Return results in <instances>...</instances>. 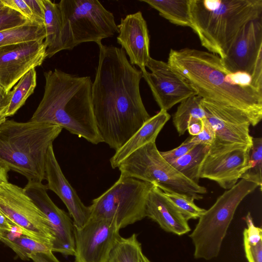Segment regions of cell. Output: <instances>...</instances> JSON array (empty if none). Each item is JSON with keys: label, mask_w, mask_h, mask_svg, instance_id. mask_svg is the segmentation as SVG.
Masks as SVG:
<instances>
[{"label": "cell", "mask_w": 262, "mask_h": 262, "mask_svg": "<svg viewBox=\"0 0 262 262\" xmlns=\"http://www.w3.org/2000/svg\"><path fill=\"white\" fill-rule=\"evenodd\" d=\"M203 128L197 135L190 137L189 141L195 145L202 144L210 146L215 139V132L206 117L203 119Z\"/></svg>", "instance_id": "obj_34"}, {"label": "cell", "mask_w": 262, "mask_h": 262, "mask_svg": "<svg viewBox=\"0 0 262 262\" xmlns=\"http://www.w3.org/2000/svg\"><path fill=\"white\" fill-rule=\"evenodd\" d=\"M245 220L247 228H245L243 232L244 243L256 244L262 241L261 229L254 225L250 212L248 213Z\"/></svg>", "instance_id": "obj_33"}, {"label": "cell", "mask_w": 262, "mask_h": 262, "mask_svg": "<svg viewBox=\"0 0 262 262\" xmlns=\"http://www.w3.org/2000/svg\"><path fill=\"white\" fill-rule=\"evenodd\" d=\"M97 45L98 62L92 85L93 112L102 141L116 151L150 116L140 91L142 72L130 63L122 48Z\"/></svg>", "instance_id": "obj_1"}, {"label": "cell", "mask_w": 262, "mask_h": 262, "mask_svg": "<svg viewBox=\"0 0 262 262\" xmlns=\"http://www.w3.org/2000/svg\"><path fill=\"white\" fill-rule=\"evenodd\" d=\"M30 21L18 11L4 4L0 6V31L15 28Z\"/></svg>", "instance_id": "obj_32"}, {"label": "cell", "mask_w": 262, "mask_h": 262, "mask_svg": "<svg viewBox=\"0 0 262 262\" xmlns=\"http://www.w3.org/2000/svg\"><path fill=\"white\" fill-rule=\"evenodd\" d=\"M121 177L133 178L157 186L162 191L200 200L206 188L188 179L161 155L156 142L148 143L123 160L118 166Z\"/></svg>", "instance_id": "obj_8"}, {"label": "cell", "mask_w": 262, "mask_h": 262, "mask_svg": "<svg viewBox=\"0 0 262 262\" xmlns=\"http://www.w3.org/2000/svg\"><path fill=\"white\" fill-rule=\"evenodd\" d=\"M205 117L215 132V139L208 154H213L235 144L251 146L250 122L240 111L202 99Z\"/></svg>", "instance_id": "obj_12"}, {"label": "cell", "mask_w": 262, "mask_h": 262, "mask_svg": "<svg viewBox=\"0 0 262 262\" xmlns=\"http://www.w3.org/2000/svg\"><path fill=\"white\" fill-rule=\"evenodd\" d=\"M189 10L202 46L222 59L242 28L262 18V0H189Z\"/></svg>", "instance_id": "obj_4"}, {"label": "cell", "mask_w": 262, "mask_h": 262, "mask_svg": "<svg viewBox=\"0 0 262 262\" xmlns=\"http://www.w3.org/2000/svg\"><path fill=\"white\" fill-rule=\"evenodd\" d=\"M257 187L255 183L241 179L205 210L189 235L194 246L195 258L210 260L218 256L237 208Z\"/></svg>", "instance_id": "obj_7"}, {"label": "cell", "mask_w": 262, "mask_h": 262, "mask_svg": "<svg viewBox=\"0 0 262 262\" xmlns=\"http://www.w3.org/2000/svg\"><path fill=\"white\" fill-rule=\"evenodd\" d=\"M45 180L47 181V189L55 192L65 204L73 219L74 227L79 228L83 226L90 218L89 206L84 205L64 177L55 157L53 145L47 154Z\"/></svg>", "instance_id": "obj_19"}, {"label": "cell", "mask_w": 262, "mask_h": 262, "mask_svg": "<svg viewBox=\"0 0 262 262\" xmlns=\"http://www.w3.org/2000/svg\"><path fill=\"white\" fill-rule=\"evenodd\" d=\"M28 258L34 262H61L55 256L53 252L31 254L28 255Z\"/></svg>", "instance_id": "obj_41"}, {"label": "cell", "mask_w": 262, "mask_h": 262, "mask_svg": "<svg viewBox=\"0 0 262 262\" xmlns=\"http://www.w3.org/2000/svg\"><path fill=\"white\" fill-rule=\"evenodd\" d=\"M203 119L197 118H191L189 119L187 130L191 136L197 135L202 130L203 128Z\"/></svg>", "instance_id": "obj_40"}, {"label": "cell", "mask_w": 262, "mask_h": 262, "mask_svg": "<svg viewBox=\"0 0 262 262\" xmlns=\"http://www.w3.org/2000/svg\"><path fill=\"white\" fill-rule=\"evenodd\" d=\"M47 58L44 40H33L0 47V85L7 91Z\"/></svg>", "instance_id": "obj_15"}, {"label": "cell", "mask_w": 262, "mask_h": 262, "mask_svg": "<svg viewBox=\"0 0 262 262\" xmlns=\"http://www.w3.org/2000/svg\"><path fill=\"white\" fill-rule=\"evenodd\" d=\"M262 138L252 137L248 165L241 179L255 183L261 190Z\"/></svg>", "instance_id": "obj_30"}, {"label": "cell", "mask_w": 262, "mask_h": 262, "mask_svg": "<svg viewBox=\"0 0 262 262\" xmlns=\"http://www.w3.org/2000/svg\"><path fill=\"white\" fill-rule=\"evenodd\" d=\"M63 50L86 42H101L119 33L113 14L97 0H61L58 3Z\"/></svg>", "instance_id": "obj_6"}, {"label": "cell", "mask_w": 262, "mask_h": 262, "mask_svg": "<svg viewBox=\"0 0 262 262\" xmlns=\"http://www.w3.org/2000/svg\"><path fill=\"white\" fill-rule=\"evenodd\" d=\"M117 41L129 57L133 66H137L142 73L151 57L150 39L147 25L141 11L127 15L121 19Z\"/></svg>", "instance_id": "obj_18"}, {"label": "cell", "mask_w": 262, "mask_h": 262, "mask_svg": "<svg viewBox=\"0 0 262 262\" xmlns=\"http://www.w3.org/2000/svg\"><path fill=\"white\" fill-rule=\"evenodd\" d=\"M62 129L47 123L6 120L0 125V163L28 181L42 183L48 149Z\"/></svg>", "instance_id": "obj_5"}, {"label": "cell", "mask_w": 262, "mask_h": 262, "mask_svg": "<svg viewBox=\"0 0 262 262\" xmlns=\"http://www.w3.org/2000/svg\"><path fill=\"white\" fill-rule=\"evenodd\" d=\"M114 220L90 218L81 228H74V262H106L120 237Z\"/></svg>", "instance_id": "obj_13"}, {"label": "cell", "mask_w": 262, "mask_h": 262, "mask_svg": "<svg viewBox=\"0 0 262 262\" xmlns=\"http://www.w3.org/2000/svg\"><path fill=\"white\" fill-rule=\"evenodd\" d=\"M208 150V145H195L187 153L170 164L188 179L199 184L201 167Z\"/></svg>", "instance_id": "obj_24"}, {"label": "cell", "mask_w": 262, "mask_h": 262, "mask_svg": "<svg viewBox=\"0 0 262 262\" xmlns=\"http://www.w3.org/2000/svg\"><path fill=\"white\" fill-rule=\"evenodd\" d=\"M0 241L12 249L24 260H29V254L52 252V244L36 241L24 234L12 240L3 239Z\"/></svg>", "instance_id": "obj_29"}, {"label": "cell", "mask_w": 262, "mask_h": 262, "mask_svg": "<svg viewBox=\"0 0 262 262\" xmlns=\"http://www.w3.org/2000/svg\"><path fill=\"white\" fill-rule=\"evenodd\" d=\"M31 10L36 22L44 25V10L41 0H25ZM45 26V25H44Z\"/></svg>", "instance_id": "obj_38"}, {"label": "cell", "mask_w": 262, "mask_h": 262, "mask_svg": "<svg viewBox=\"0 0 262 262\" xmlns=\"http://www.w3.org/2000/svg\"><path fill=\"white\" fill-rule=\"evenodd\" d=\"M24 189L50 223L55 236L52 252L74 256L75 227L67 213L53 203L47 193L46 186L41 182L28 181Z\"/></svg>", "instance_id": "obj_16"}, {"label": "cell", "mask_w": 262, "mask_h": 262, "mask_svg": "<svg viewBox=\"0 0 262 262\" xmlns=\"http://www.w3.org/2000/svg\"><path fill=\"white\" fill-rule=\"evenodd\" d=\"M153 184L120 177L108 189L89 206L90 218L115 221L119 229L145 217L148 194ZM89 218V219H90Z\"/></svg>", "instance_id": "obj_9"}, {"label": "cell", "mask_w": 262, "mask_h": 262, "mask_svg": "<svg viewBox=\"0 0 262 262\" xmlns=\"http://www.w3.org/2000/svg\"><path fill=\"white\" fill-rule=\"evenodd\" d=\"M202 99L200 96L196 95L180 102L172 119L179 136L184 135L187 130V124L190 118L203 119L205 118V112L201 106Z\"/></svg>", "instance_id": "obj_26"}, {"label": "cell", "mask_w": 262, "mask_h": 262, "mask_svg": "<svg viewBox=\"0 0 262 262\" xmlns=\"http://www.w3.org/2000/svg\"><path fill=\"white\" fill-rule=\"evenodd\" d=\"M3 214L0 212V217L2 216Z\"/></svg>", "instance_id": "obj_46"}, {"label": "cell", "mask_w": 262, "mask_h": 262, "mask_svg": "<svg viewBox=\"0 0 262 262\" xmlns=\"http://www.w3.org/2000/svg\"><path fill=\"white\" fill-rule=\"evenodd\" d=\"M170 118L167 111L160 110L146 121L134 135L110 159L113 168L118 167L119 164L133 152L144 145L155 142L160 131Z\"/></svg>", "instance_id": "obj_21"}, {"label": "cell", "mask_w": 262, "mask_h": 262, "mask_svg": "<svg viewBox=\"0 0 262 262\" xmlns=\"http://www.w3.org/2000/svg\"><path fill=\"white\" fill-rule=\"evenodd\" d=\"M154 9L171 23L192 28L189 0H140Z\"/></svg>", "instance_id": "obj_23"}, {"label": "cell", "mask_w": 262, "mask_h": 262, "mask_svg": "<svg viewBox=\"0 0 262 262\" xmlns=\"http://www.w3.org/2000/svg\"><path fill=\"white\" fill-rule=\"evenodd\" d=\"M140 262H151L143 253L142 254Z\"/></svg>", "instance_id": "obj_43"}, {"label": "cell", "mask_w": 262, "mask_h": 262, "mask_svg": "<svg viewBox=\"0 0 262 262\" xmlns=\"http://www.w3.org/2000/svg\"><path fill=\"white\" fill-rule=\"evenodd\" d=\"M3 5L2 2V0H0V6H2Z\"/></svg>", "instance_id": "obj_45"}, {"label": "cell", "mask_w": 262, "mask_h": 262, "mask_svg": "<svg viewBox=\"0 0 262 262\" xmlns=\"http://www.w3.org/2000/svg\"><path fill=\"white\" fill-rule=\"evenodd\" d=\"M12 91H7L0 85V114L4 115L10 103Z\"/></svg>", "instance_id": "obj_39"}, {"label": "cell", "mask_w": 262, "mask_h": 262, "mask_svg": "<svg viewBox=\"0 0 262 262\" xmlns=\"http://www.w3.org/2000/svg\"><path fill=\"white\" fill-rule=\"evenodd\" d=\"M250 147L235 144L221 151L207 154L201 167L200 178L215 181L224 189H230L246 171Z\"/></svg>", "instance_id": "obj_17"}, {"label": "cell", "mask_w": 262, "mask_h": 262, "mask_svg": "<svg viewBox=\"0 0 262 262\" xmlns=\"http://www.w3.org/2000/svg\"><path fill=\"white\" fill-rule=\"evenodd\" d=\"M145 214L166 232L182 235L191 230L187 220L154 185L147 199Z\"/></svg>", "instance_id": "obj_20"}, {"label": "cell", "mask_w": 262, "mask_h": 262, "mask_svg": "<svg viewBox=\"0 0 262 262\" xmlns=\"http://www.w3.org/2000/svg\"><path fill=\"white\" fill-rule=\"evenodd\" d=\"M142 78L150 89L160 110L167 111L196 93L167 62L150 58Z\"/></svg>", "instance_id": "obj_14"}, {"label": "cell", "mask_w": 262, "mask_h": 262, "mask_svg": "<svg viewBox=\"0 0 262 262\" xmlns=\"http://www.w3.org/2000/svg\"><path fill=\"white\" fill-rule=\"evenodd\" d=\"M42 98L30 121L56 125L98 144L102 142L94 117L90 76L55 69L44 72Z\"/></svg>", "instance_id": "obj_3"}, {"label": "cell", "mask_w": 262, "mask_h": 262, "mask_svg": "<svg viewBox=\"0 0 262 262\" xmlns=\"http://www.w3.org/2000/svg\"><path fill=\"white\" fill-rule=\"evenodd\" d=\"M221 59L228 71L249 74L262 90V18L247 23Z\"/></svg>", "instance_id": "obj_11"}, {"label": "cell", "mask_w": 262, "mask_h": 262, "mask_svg": "<svg viewBox=\"0 0 262 262\" xmlns=\"http://www.w3.org/2000/svg\"><path fill=\"white\" fill-rule=\"evenodd\" d=\"M36 86V71L34 68L26 73L11 90V100L4 115L6 117L14 115L33 93Z\"/></svg>", "instance_id": "obj_27"}, {"label": "cell", "mask_w": 262, "mask_h": 262, "mask_svg": "<svg viewBox=\"0 0 262 262\" xmlns=\"http://www.w3.org/2000/svg\"><path fill=\"white\" fill-rule=\"evenodd\" d=\"M3 4L18 11L31 22L36 23L35 18L25 0H2Z\"/></svg>", "instance_id": "obj_36"}, {"label": "cell", "mask_w": 262, "mask_h": 262, "mask_svg": "<svg viewBox=\"0 0 262 262\" xmlns=\"http://www.w3.org/2000/svg\"><path fill=\"white\" fill-rule=\"evenodd\" d=\"M45 38V26L34 22H29L0 31V47L23 42L44 40Z\"/></svg>", "instance_id": "obj_25"}, {"label": "cell", "mask_w": 262, "mask_h": 262, "mask_svg": "<svg viewBox=\"0 0 262 262\" xmlns=\"http://www.w3.org/2000/svg\"><path fill=\"white\" fill-rule=\"evenodd\" d=\"M190 137L187 138L178 147L166 151H160L162 157L169 163L171 164L179 158H181L195 145L193 143L189 141Z\"/></svg>", "instance_id": "obj_35"}, {"label": "cell", "mask_w": 262, "mask_h": 262, "mask_svg": "<svg viewBox=\"0 0 262 262\" xmlns=\"http://www.w3.org/2000/svg\"><path fill=\"white\" fill-rule=\"evenodd\" d=\"M246 256L249 262H262V241L256 244L244 243Z\"/></svg>", "instance_id": "obj_37"}, {"label": "cell", "mask_w": 262, "mask_h": 262, "mask_svg": "<svg viewBox=\"0 0 262 262\" xmlns=\"http://www.w3.org/2000/svg\"><path fill=\"white\" fill-rule=\"evenodd\" d=\"M167 63L202 99L234 108L251 125L262 119V90L246 73H231L213 53L195 49H171Z\"/></svg>", "instance_id": "obj_2"}, {"label": "cell", "mask_w": 262, "mask_h": 262, "mask_svg": "<svg viewBox=\"0 0 262 262\" xmlns=\"http://www.w3.org/2000/svg\"><path fill=\"white\" fill-rule=\"evenodd\" d=\"M6 117L3 114H0V125L6 120Z\"/></svg>", "instance_id": "obj_44"}, {"label": "cell", "mask_w": 262, "mask_h": 262, "mask_svg": "<svg viewBox=\"0 0 262 262\" xmlns=\"http://www.w3.org/2000/svg\"><path fill=\"white\" fill-rule=\"evenodd\" d=\"M0 212L23 234L53 246L55 236L47 217L24 188L9 182L1 185Z\"/></svg>", "instance_id": "obj_10"}, {"label": "cell", "mask_w": 262, "mask_h": 262, "mask_svg": "<svg viewBox=\"0 0 262 262\" xmlns=\"http://www.w3.org/2000/svg\"><path fill=\"white\" fill-rule=\"evenodd\" d=\"M9 171L7 166L0 163V185L8 182V173Z\"/></svg>", "instance_id": "obj_42"}, {"label": "cell", "mask_w": 262, "mask_h": 262, "mask_svg": "<svg viewBox=\"0 0 262 262\" xmlns=\"http://www.w3.org/2000/svg\"><path fill=\"white\" fill-rule=\"evenodd\" d=\"M143 253L136 234L120 237L112 248L106 262H140Z\"/></svg>", "instance_id": "obj_28"}, {"label": "cell", "mask_w": 262, "mask_h": 262, "mask_svg": "<svg viewBox=\"0 0 262 262\" xmlns=\"http://www.w3.org/2000/svg\"><path fill=\"white\" fill-rule=\"evenodd\" d=\"M44 10V25L47 58H51L62 51L61 41V21L58 3L41 0Z\"/></svg>", "instance_id": "obj_22"}, {"label": "cell", "mask_w": 262, "mask_h": 262, "mask_svg": "<svg viewBox=\"0 0 262 262\" xmlns=\"http://www.w3.org/2000/svg\"><path fill=\"white\" fill-rule=\"evenodd\" d=\"M164 196L178 209L186 220L199 219L205 209L196 206L194 199L187 195L166 190L162 191Z\"/></svg>", "instance_id": "obj_31"}]
</instances>
